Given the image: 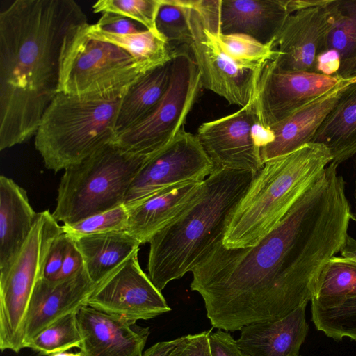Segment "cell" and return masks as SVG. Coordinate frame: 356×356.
Listing matches in <instances>:
<instances>
[{
	"label": "cell",
	"mask_w": 356,
	"mask_h": 356,
	"mask_svg": "<svg viewBox=\"0 0 356 356\" xmlns=\"http://www.w3.org/2000/svg\"><path fill=\"white\" fill-rule=\"evenodd\" d=\"M331 163L257 245L222 241L193 270L190 286L213 327L226 332L275 321L315 295L326 263L340 252L351 220L345 181Z\"/></svg>",
	"instance_id": "1"
},
{
	"label": "cell",
	"mask_w": 356,
	"mask_h": 356,
	"mask_svg": "<svg viewBox=\"0 0 356 356\" xmlns=\"http://www.w3.org/2000/svg\"><path fill=\"white\" fill-rule=\"evenodd\" d=\"M88 22L74 0H15L0 13V150L35 136L58 93L65 38Z\"/></svg>",
	"instance_id": "2"
},
{
	"label": "cell",
	"mask_w": 356,
	"mask_h": 356,
	"mask_svg": "<svg viewBox=\"0 0 356 356\" xmlns=\"http://www.w3.org/2000/svg\"><path fill=\"white\" fill-rule=\"evenodd\" d=\"M256 174L215 168L198 199L152 238L147 275L160 291L192 272L222 241L229 217Z\"/></svg>",
	"instance_id": "3"
},
{
	"label": "cell",
	"mask_w": 356,
	"mask_h": 356,
	"mask_svg": "<svg viewBox=\"0 0 356 356\" xmlns=\"http://www.w3.org/2000/svg\"><path fill=\"white\" fill-rule=\"evenodd\" d=\"M332 161L324 145L309 143L266 161L230 216L222 245L226 248L257 245L318 180Z\"/></svg>",
	"instance_id": "4"
},
{
	"label": "cell",
	"mask_w": 356,
	"mask_h": 356,
	"mask_svg": "<svg viewBox=\"0 0 356 356\" xmlns=\"http://www.w3.org/2000/svg\"><path fill=\"white\" fill-rule=\"evenodd\" d=\"M124 92L85 96L57 93L35 134V147L45 167L54 172L65 170L113 143Z\"/></svg>",
	"instance_id": "5"
},
{
	"label": "cell",
	"mask_w": 356,
	"mask_h": 356,
	"mask_svg": "<svg viewBox=\"0 0 356 356\" xmlns=\"http://www.w3.org/2000/svg\"><path fill=\"white\" fill-rule=\"evenodd\" d=\"M149 156L108 143L65 170L52 216L63 225L124 204L136 175Z\"/></svg>",
	"instance_id": "6"
},
{
	"label": "cell",
	"mask_w": 356,
	"mask_h": 356,
	"mask_svg": "<svg viewBox=\"0 0 356 356\" xmlns=\"http://www.w3.org/2000/svg\"><path fill=\"white\" fill-rule=\"evenodd\" d=\"M87 24L74 28L65 38L58 93L85 96L123 92L155 68L138 62L117 45L88 37Z\"/></svg>",
	"instance_id": "7"
},
{
	"label": "cell",
	"mask_w": 356,
	"mask_h": 356,
	"mask_svg": "<svg viewBox=\"0 0 356 356\" xmlns=\"http://www.w3.org/2000/svg\"><path fill=\"white\" fill-rule=\"evenodd\" d=\"M63 231L49 210L38 213L35 225L10 267L0 273V348L16 353L24 348V326L34 287L47 252Z\"/></svg>",
	"instance_id": "8"
},
{
	"label": "cell",
	"mask_w": 356,
	"mask_h": 356,
	"mask_svg": "<svg viewBox=\"0 0 356 356\" xmlns=\"http://www.w3.org/2000/svg\"><path fill=\"white\" fill-rule=\"evenodd\" d=\"M202 88L201 75L190 52L173 49L171 79L162 99L145 119L118 134L113 143L133 154L157 152L184 128Z\"/></svg>",
	"instance_id": "9"
},
{
	"label": "cell",
	"mask_w": 356,
	"mask_h": 356,
	"mask_svg": "<svg viewBox=\"0 0 356 356\" xmlns=\"http://www.w3.org/2000/svg\"><path fill=\"white\" fill-rule=\"evenodd\" d=\"M181 2L186 6L182 0ZM188 8L192 40L187 47L200 73L202 88L223 97L230 104L245 106L258 84L263 69L254 72L238 67L216 40L214 33L220 28V18L202 15Z\"/></svg>",
	"instance_id": "10"
},
{
	"label": "cell",
	"mask_w": 356,
	"mask_h": 356,
	"mask_svg": "<svg viewBox=\"0 0 356 356\" xmlns=\"http://www.w3.org/2000/svg\"><path fill=\"white\" fill-rule=\"evenodd\" d=\"M214 170L197 136L184 128L148 157L134 178L123 204L129 207L176 184L203 181Z\"/></svg>",
	"instance_id": "11"
},
{
	"label": "cell",
	"mask_w": 356,
	"mask_h": 356,
	"mask_svg": "<svg viewBox=\"0 0 356 356\" xmlns=\"http://www.w3.org/2000/svg\"><path fill=\"white\" fill-rule=\"evenodd\" d=\"M135 251L98 282L86 305L136 323L167 313L171 308L142 270Z\"/></svg>",
	"instance_id": "12"
},
{
	"label": "cell",
	"mask_w": 356,
	"mask_h": 356,
	"mask_svg": "<svg viewBox=\"0 0 356 356\" xmlns=\"http://www.w3.org/2000/svg\"><path fill=\"white\" fill-rule=\"evenodd\" d=\"M339 80L336 76L284 71L269 61L262 70L257 88V121L270 127L328 92Z\"/></svg>",
	"instance_id": "13"
},
{
	"label": "cell",
	"mask_w": 356,
	"mask_h": 356,
	"mask_svg": "<svg viewBox=\"0 0 356 356\" xmlns=\"http://www.w3.org/2000/svg\"><path fill=\"white\" fill-rule=\"evenodd\" d=\"M257 88L245 106L199 127L196 136L216 169L257 173L263 167L260 149L255 146L251 135L257 120Z\"/></svg>",
	"instance_id": "14"
},
{
	"label": "cell",
	"mask_w": 356,
	"mask_h": 356,
	"mask_svg": "<svg viewBox=\"0 0 356 356\" xmlns=\"http://www.w3.org/2000/svg\"><path fill=\"white\" fill-rule=\"evenodd\" d=\"M325 6L289 16L274 44L277 54L271 62L275 66L284 71L316 73V59L325 51L331 26Z\"/></svg>",
	"instance_id": "15"
},
{
	"label": "cell",
	"mask_w": 356,
	"mask_h": 356,
	"mask_svg": "<svg viewBox=\"0 0 356 356\" xmlns=\"http://www.w3.org/2000/svg\"><path fill=\"white\" fill-rule=\"evenodd\" d=\"M85 356H142L149 327H140L90 306L76 311Z\"/></svg>",
	"instance_id": "16"
},
{
	"label": "cell",
	"mask_w": 356,
	"mask_h": 356,
	"mask_svg": "<svg viewBox=\"0 0 356 356\" xmlns=\"http://www.w3.org/2000/svg\"><path fill=\"white\" fill-rule=\"evenodd\" d=\"M95 285L85 267L63 280L40 278L34 287L26 313L24 348L56 320L86 305Z\"/></svg>",
	"instance_id": "17"
},
{
	"label": "cell",
	"mask_w": 356,
	"mask_h": 356,
	"mask_svg": "<svg viewBox=\"0 0 356 356\" xmlns=\"http://www.w3.org/2000/svg\"><path fill=\"white\" fill-rule=\"evenodd\" d=\"M355 81L356 79H340L328 92L271 126L274 139L261 149L263 163L312 143L317 130L344 90Z\"/></svg>",
	"instance_id": "18"
},
{
	"label": "cell",
	"mask_w": 356,
	"mask_h": 356,
	"mask_svg": "<svg viewBox=\"0 0 356 356\" xmlns=\"http://www.w3.org/2000/svg\"><path fill=\"white\" fill-rule=\"evenodd\" d=\"M204 181L176 184L126 207L128 211L127 231L140 245L149 243L157 232L198 199Z\"/></svg>",
	"instance_id": "19"
},
{
	"label": "cell",
	"mask_w": 356,
	"mask_h": 356,
	"mask_svg": "<svg viewBox=\"0 0 356 356\" xmlns=\"http://www.w3.org/2000/svg\"><path fill=\"white\" fill-rule=\"evenodd\" d=\"M290 15L287 0H220V33L275 44Z\"/></svg>",
	"instance_id": "20"
},
{
	"label": "cell",
	"mask_w": 356,
	"mask_h": 356,
	"mask_svg": "<svg viewBox=\"0 0 356 356\" xmlns=\"http://www.w3.org/2000/svg\"><path fill=\"white\" fill-rule=\"evenodd\" d=\"M304 304L275 321L243 326L236 343L247 356H298L309 330Z\"/></svg>",
	"instance_id": "21"
},
{
	"label": "cell",
	"mask_w": 356,
	"mask_h": 356,
	"mask_svg": "<svg viewBox=\"0 0 356 356\" xmlns=\"http://www.w3.org/2000/svg\"><path fill=\"white\" fill-rule=\"evenodd\" d=\"M26 191L12 179L0 176V273L19 253L36 221Z\"/></svg>",
	"instance_id": "22"
},
{
	"label": "cell",
	"mask_w": 356,
	"mask_h": 356,
	"mask_svg": "<svg viewBox=\"0 0 356 356\" xmlns=\"http://www.w3.org/2000/svg\"><path fill=\"white\" fill-rule=\"evenodd\" d=\"M171 76L172 59L147 72L128 87L117 115L116 135L140 122L154 110L169 87Z\"/></svg>",
	"instance_id": "23"
},
{
	"label": "cell",
	"mask_w": 356,
	"mask_h": 356,
	"mask_svg": "<svg viewBox=\"0 0 356 356\" xmlns=\"http://www.w3.org/2000/svg\"><path fill=\"white\" fill-rule=\"evenodd\" d=\"M312 143L324 145L337 165L356 154V81L344 90Z\"/></svg>",
	"instance_id": "24"
},
{
	"label": "cell",
	"mask_w": 356,
	"mask_h": 356,
	"mask_svg": "<svg viewBox=\"0 0 356 356\" xmlns=\"http://www.w3.org/2000/svg\"><path fill=\"white\" fill-rule=\"evenodd\" d=\"M72 238L90 278L96 284L140 245L127 230Z\"/></svg>",
	"instance_id": "25"
},
{
	"label": "cell",
	"mask_w": 356,
	"mask_h": 356,
	"mask_svg": "<svg viewBox=\"0 0 356 356\" xmlns=\"http://www.w3.org/2000/svg\"><path fill=\"white\" fill-rule=\"evenodd\" d=\"M85 30L88 37L117 45L138 62L154 67L165 63L172 57V51L166 41L147 29L134 34L117 35L88 23Z\"/></svg>",
	"instance_id": "26"
},
{
	"label": "cell",
	"mask_w": 356,
	"mask_h": 356,
	"mask_svg": "<svg viewBox=\"0 0 356 356\" xmlns=\"http://www.w3.org/2000/svg\"><path fill=\"white\" fill-rule=\"evenodd\" d=\"M311 303L312 319L317 330L334 340L348 337L356 341V296Z\"/></svg>",
	"instance_id": "27"
},
{
	"label": "cell",
	"mask_w": 356,
	"mask_h": 356,
	"mask_svg": "<svg viewBox=\"0 0 356 356\" xmlns=\"http://www.w3.org/2000/svg\"><path fill=\"white\" fill-rule=\"evenodd\" d=\"M356 296V262L334 256L324 266L311 301L328 303Z\"/></svg>",
	"instance_id": "28"
},
{
	"label": "cell",
	"mask_w": 356,
	"mask_h": 356,
	"mask_svg": "<svg viewBox=\"0 0 356 356\" xmlns=\"http://www.w3.org/2000/svg\"><path fill=\"white\" fill-rule=\"evenodd\" d=\"M214 34L223 52L243 70L258 72L277 54L274 44H262L248 35H225L220 33V28Z\"/></svg>",
	"instance_id": "29"
},
{
	"label": "cell",
	"mask_w": 356,
	"mask_h": 356,
	"mask_svg": "<svg viewBox=\"0 0 356 356\" xmlns=\"http://www.w3.org/2000/svg\"><path fill=\"white\" fill-rule=\"evenodd\" d=\"M325 6L331 17L325 51H337L343 60L356 51V0H329Z\"/></svg>",
	"instance_id": "30"
},
{
	"label": "cell",
	"mask_w": 356,
	"mask_h": 356,
	"mask_svg": "<svg viewBox=\"0 0 356 356\" xmlns=\"http://www.w3.org/2000/svg\"><path fill=\"white\" fill-rule=\"evenodd\" d=\"M81 335L79 329L76 312L58 318L35 336L26 346L41 355L81 348Z\"/></svg>",
	"instance_id": "31"
},
{
	"label": "cell",
	"mask_w": 356,
	"mask_h": 356,
	"mask_svg": "<svg viewBox=\"0 0 356 356\" xmlns=\"http://www.w3.org/2000/svg\"><path fill=\"white\" fill-rule=\"evenodd\" d=\"M156 25L172 51L177 46L187 47L192 40L189 9L181 0H161Z\"/></svg>",
	"instance_id": "32"
},
{
	"label": "cell",
	"mask_w": 356,
	"mask_h": 356,
	"mask_svg": "<svg viewBox=\"0 0 356 356\" xmlns=\"http://www.w3.org/2000/svg\"><path fill=\"white\" fill-rule=\"evenodd\" d=\"M161 0H99L92 6L95 13H113L131 19L164 39L157 30L156 19Z\"/></svg>",
	"instance_id": "33"
},
{
	"label": "cell",
	"mask_w": 356,
	"mask_h": 356,
	"mask_svg": "<svg viewBox=\"0 0 356 356\" xmlns=\"http://www.w3.org/2000/svg\"><path fill=\"white\" fill-rule=\"evenodd\" d=\"M128 211L124 204L99 213L78 222L62 225L72 238L127 230Z\"/></svg>",
	"instance_id": "34"
},
{
	"label": "cell",
	"mask_w": 356,
	"mask_h": 356,
	"mask_svg": "<svg viewBox=\"0 0 356 356\" xmlns=\"http://www.w3.org/2000/svg\"><path fill=\"white\" fill-rule=\"evenodd\" d=\"M70 236L63 229L53 240L47 252L40 278L54 281L60 270Z\"/></svg>",
	"instance_id": "35"
},
{
	"label": "cell",
	"mask_w": 356,
	"mask_h": 356,
	"mask_svg": "<svg viewBox=\"0 0 356 356\" xmlns=\"http://www.w3.org/2000/svg\"><path fill=\"white\" fill-rule=\"evenodd\" d=\"M209 332L204 331L179 337V341L170 356H211Z\"/></svg>",
	"instance_id": "36"
},
{
	"label": "cell",
	"mask_w": 356,
	"mask_h": 356,
	"mask_svg": "<svg viewBox=\"0 0 356 356\" xmlns=\"http://www.w3.org/2000/svg\"><path fill=\"white\" fill-rule=\"evenodd\" d=\"M139 23L113 13H103L96 24L93 25L103 31L117 35H129L140 32Z\"/></svg>",
	"instance_id": "37"
},
{
	"label": "cell",
	"mask_w": 356,
	"mask_h": 356,
	"mask_svg": "<svg viewBox=\"0 0 356 356\" xmlns=\"http://www.w3.org/2000/svg\"><path fill=\"white\" fill-rule=\"evenodd\" d=\"M209 346L211 356H247L238 346L236 340L223 330H210Z\"/></svg>",
	"instance_id": "38"
},
{
	"label": "cell",
	"mask_w": 356,
	"mask_h": 356,
	"mask_svg": "<svg viewBox=\"0 0 356 356\" xmlns=\"http://www.w3.org/2000/svg\"><path fill=\"white\" fill-rule=\"evenodd\" d=\"M83 267L84 262L82 255L74 239L70 236L60 270L54 281H60L71 277Z\"/></svg>",
	"instance_id": "39"
},
{
	"label": "cell",
	"mask_w": 356,
	"mask_h": 356,
	"mask_svg": "<svg viewBox=\"0 0 356 356\" xmlns=\"http://www.w3.org/2000/svg\"><path fill=\"white\" fill-rule=\"evenodd\" d=\"M341 59L334 50H326L320 54L316 59V73L335 76L341 65Z\"/></svg>",
	"instance_id": "40"
},
{
	"label": "cell",
	"mask_w": 356,
	"mask_h": 356,
	"mask_svg": "<svg viewBox=\"0 0 356 356\" xmlns=\"http://www.w3.org/2000/svg\"><path fill=\"white\" fill-rule=\"evenodd\" d=\"M178 341L179 338L158 342L145 350L142 356H170Z\"/></svg>",
	"instance_id": "41"
},
{
	"label": "cell",
	"mask_w": 356,
	"mask_h": 356,
	"mask_svg": "<svg viewBox=\"0 0 356 356\" xmlns=\"http://www.w3.org/2000/svg\"><path fill=\"white\" fill-rule=\"evenodd\" d=\"M336 76L340 79H356V51L350 57L341 60Z\"/></svg>",
	"instance_id": "42"
},
{
	"label": "cell",
	"mask_w": 356,
	"mask_h": 356,
	"mask_svg": "<svg viewBox=\"0 0 356 356\" xmlns=\"http://www.w3.org/2000/svg\"><path fill=\"white\" fill-rule=\"evenodd\" d=\"M328 1L329 0H287V8L289 13L292 14L298 10L325 6Z\"/></svg>",
	"instance_id": "43"
},
{
	"label": "cell",
	"mask_w": 356,
	"mask_h": 356,
	"mask_svg": "<svg viewBox=\"0 0 356 356\" xmlns=\"http://www.w3.org/2000/svg\"><path fill=\"white\" fill-rule=\"evenodd\" d=\"M340 253L341 257L356 262V239L348 235Z\"/></svg>",
	"instance_id": "44"
},
{
	"label": "cell",
	"mask_w": 356,
	"mask_h": 356,
	"mask_svg": "<svg viewBox=\"0 0 356 356\" xmlns=\"http://www.w3.org/2000/svg\"><path fill=\"white\" fill-rule=\"evenodd\" d=\"M355 189H354V208L351 210V220L356 222V160L355 163Z\"/></svg>",
	"instance_id": "45"
},
{
	"label": "cell",
	"mask_w": 356,
	"mask_h": 356,
	"mask_svg": "<svg viewBox=\"0 0 356 356\" xmlns=\"http://www.w3.org/2000/svg\"><path fill=\"white\" fill-rule=\"evenodd\" d=\"M82 355H83V353L81 351L76 353H67V351H63V352L54 353L49 354L47 356H82Z\"/></svg>",
	"instance_id": "46"
},
{
	"label": "cell",
	"mask_w": 356,
	"mask_h": 356,
	"mask_svg": "<svg viewBox=\"0 0 356 356\" xmlns=\"http://www.w3.org/2000/svg\"><path fill=\"white\" fill-rule=\"evenodd\" d=\"M82 356H85V355H83V353Z\"/></svg>",
	"instance_id": "47"
},
{
	"label": "cell",
	"mask_w": 356,
	"mask_h": 356,
	"mask_svg": "<svg viewBox=\"0 0 356 356\" xmlns=\"http://www.w3.org/2000/svg\"><path fill=\"white\" fill-rule=\"evenodd\" d=\"M298 356H300V355H298Z\"/></svg>",
	"instance_id": "48"
}]
</instances>
